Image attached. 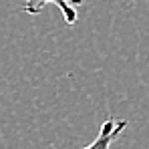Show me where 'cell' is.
Wrapping results in <instances>:
<instances>
[{
	"instance_id": "obj_2",
	"label": "cell",
	"mask_w": 149,
	"mask_h": 149,
	"mask_svg": "<svg viewBox=\"0 0 149 149\" xmlns=\"http://www.w3.org/2000/svg\"><path fill=\"white\" fill-rule=\"evenodd\" d=\"M125 129H127V121H125V119L123 121H117V119L109 117V119L103 121L97 137H95L89 145H85V147H81V149H109L111 143L123 133Z\"/></svg>"
},
{
	"instance_id": "obj_1",
	"label": "cell",
	"mask_w": 149,
	"mask_h": 149,
	"mask_svg": "<svg viewBox=\"0 0 149 149\" xmlns=\"http://www.w3.org/2000/svg\"><path fill=\"white\" fill-rule=\"evenodd\" d=\"M83 2H85V0H24L22 10H24L26 14H38L47 4H54V6H58V10L63 12L65 22L69 26H73L74 22L79 20L77 6L83 4Z\"/></svg>"
}]
</instances>
